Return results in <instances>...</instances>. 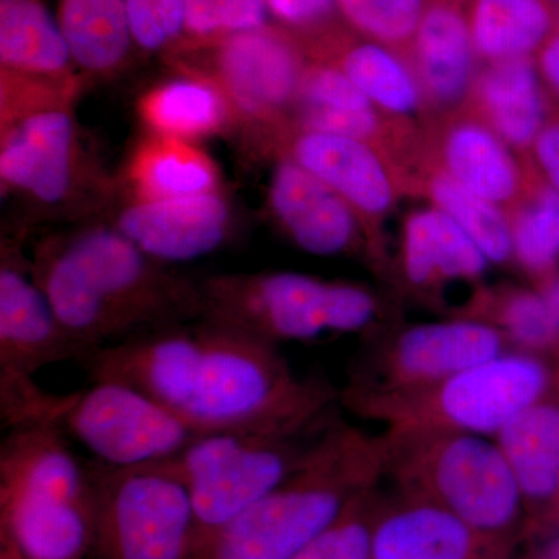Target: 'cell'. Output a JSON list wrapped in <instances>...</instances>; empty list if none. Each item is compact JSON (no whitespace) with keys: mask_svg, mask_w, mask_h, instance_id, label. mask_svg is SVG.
<instances>
[{"mask_svg":"<svg viewBox=\"0 0 559 559\" xmlns=\"http://www.w3.org/2000/svg\"><path fill=\"white\" fill-rule=\"evenodd\" d=\"M0 64L11 75L70 83L75 62L44 0H0Z\"/></svg>","mask_w":559,"mask_h":559,"instance_id":"cell-25","label":"cell"},{"mask_svg":"<svg viewBox=\"0 0 559 559\" xmlns=\"http://www.w3.org/2000/svg\"><path fill=\"white\" fill-rule=\"evenodd\" d=\"M488 264L476 241L441 210H418L404 221L401 266L415 288L474 282L485 274Z\"/></svg>","mask_w":559,"mask_h":559,"instance_id":"cell-24","label":"cell"},{"mask_svg":"<svg viewBox=\"0 0 559 559\" xmlns=\"http://www.w3.org/2000/svg\"><path fill=\"white\" fill-rule=\"evenodd\" d=\"M382 479L380 436L337 419L296 473L201 540L193 559H293Z\"/></svg>","mask_w":559,"mask_h":559,"instance_id":"cell-3","label":"cell"},{"mask_svg":"<svg viewBox=\"0 0 559 559\" xmlns=\"http://www.w3.org/2000/svg\"><path fill=\"white\" fill-rule=\"evenodd\" d=\"M266 0H186V35L209 43L231 33L266 27Z\"/></svg>","mask_w":559,"mask_h":559,"instance_id":"cell-35","label":"cell"},{"mask_svg":"<svg viewBox=\"0 0 559 559\" xmlns=\"http://www.w3.org/2000/svg\"><path fill=\"white\" fill-rule=\"evenodd\" d=\"M271 16L293 33L307 38L341 22L337 0H266Z\"/></svg>","mask_w":559,"mask_h":559,"instance_id":"cell-37","label":"cell"},{"mask_svg":"<svg viewBox=\"0 0 559 559\" xmlns=\"http://www.w3.org/2000/svg\"><path fill=\"white\" fill-rule=\"evenodd\" d=\"M415 186L476 241L489 263L513 260L509 213L466 190L430 160L419 167Z\"/></svg>","mask_w":559,"mask_h":559,"instance_id":"cell-31","label":"cell"},{"mask_svg":"<svg viewBox=\"0 0 559 559\" xmlns=\"http://www.w3.org/2000/svg\"><path fill=\"white\" fill-rule=\"evenodd\" d=\"M380 487L360 496L322 535L293 559H371V527Z\"/></svg>","mask_w":559,"mask_h":559,"instance_id":"cell-34","label":"cell"},{"mask_svg":"<svg viewBox=\"0 0 559 559\" xmlns=\"http://www.w3.org/2000/svg\"><path fill=\"white\" fill-rule=\"evenodd\" d=\"M91 381L128 382L202 433L301 432L336 419V390L301 378L277 345L198 319L92 352Z\"/></svg>","mask_w":559,"mask_h":559,"instance_id":"cell-1","label":"cell"},{"mask_svg":"<svg viewBox=\"0 0 559 559\" xmlns=\"http://www.w3.org/2000/svg\"><path fill=\"white\" fill-rule=\"evenodd\" d=\"M407 62L433 108H457L469 97L477 57L465 0H428Z\"/></svg>","mask_w":559,"mask_h":559,"instance_id":"cell-21","label":"cell"},{"mask_svg":"<svg viewBox=\"0 0 559 559\" xmlns=\"http://www.w3.org/2000/svg\"><path fill=\"white\" fill-rule=\"evenodd\" d=\"M0 559H24L17 554L10 544L3 543L2 540V549H0Z\"/></svg>","mask_w":559,"mask_h":559,"instance_id":"cell-42","label":"cell"},{"mask_svg":"<svg viewBox=\"0 0 559 559\" xmlns=\"http://www.w3.org/2000/svg\"><path fill=\"white\" fill-rule=\"evenodd\" d=\"M477 60L532 57L558 28L549 0H465Z\"/></svg>","mask_w":559,"mask_h":559,"instance_id":"cell-26","label":"cell"},{"mask_svg":"<svg viewBox=\"0 0 559 559\" xmlns=\"http://www.w3.org/2000/svg\"><path fill=\"white\" fill-rule=\"evenodd\" d=\"M299 43L308 60L340 68L378 109L393 119H407L425 108V95L409 62L381 44L360 38L344 22Z\"/></svg>","mask_w":559,"mask_h":559,"instance_id":"cell-20","label":"cell"},{"mask_svg":"<svg viewBox=\"0 0 559 559\" xmlns=\"http://www.w3.org/2000/svg\"><path fill=\"white\" fill-rule=\"evenodd\" d=\"M32 270L84 358L193 322L204 307L202 286L151 259L114 226L87 227L40 242Z\"/></svg>","mask_w":559,"mask_h":559,"instance_id":"cell-2","label":"cell"},{"mask_svg":"<svg viewBox=\"0 0 559 559\" xmlns=\"http://www.w3.org/2000/svg\"><path fill=\"white\" fill-rule=\"evenodd\" d=\"M201 319L277 345L329 333H359L378 316L362 286L299 272L215 277L202 285Z\"/></svg>","mask_w":559,"mask_h":559,"instance_id":"cell-8","label":"cell"},{"mask_svg":"<svg viewBox=\"0 0 559 559\" xmlns=\"http://www.w3.org/2000/svg\"><path fill=\"white\" fill-rule=\"evenodd\" d=\"M380 439L384 479L393 487L432 500L485 538L520 550L527 511L495 440L430 428H389Z\"/></svg>","mask_w":559,"mask_h":559,"instance_id":"cell-5","label":"cell"},{"mask_svg":"<svg viewBox=\"0 0 559 559\" xmlns=\"http://www.w3.org/2000/svg\"><path fill=\"white\" fill-rule=\"evenodd\" d=\"M459 318L495 326L513 349L559 358L558 329L540 293L514 286L481 288Z\"/></svg>","mask_w":559,"mask_h":559,"instance_id":"cell-29","label":"cell"},{"mask_svg":"<svg viewBox=\"0 0 559 559\" xmlns=\"http://www.w3.org/2000/svg\"><path fill=\"white\" fill-rule=\"evenodd\" d=\"M551 524H559V492H558L557 514H555V520H554V522H551Z\"/></svg>","mask_w":559,"mask_h":559,"instance_id":"cell-43","label":"cell"},{"mask_svg":"<svg viewBox=\"0 0 559 559\" xmlns=\"http://www.w3.org/2000/svg\"><path fill=\"white\" fill-rule=\"evenodd\" d=\"M509 340L479 320L418 323L378 349L370 367L355 371L347 392H401L436 384L510 352Z\"/></svg>","mask_w":559,"mask_h":559,"instance_id":"cell-13","label":"cell"},{"mask_svg":"<svg viewBox=\"0 0 559 559\" xmlns=\"http://www.w3.org/2000/svg\"><path fill=\"white\" fill-rule=\"evenodd\" d=\"M0 532L24 559L90 558L95 489L58 423L5 430L0 443Z\"/></svg>","mask_w":559,"mask_h":559,"instance_id":"cell-4","label":"cell"},{"mask_svg":"<svg viewBox=\"0 0 559 559\" xmlns=\"http://www.w3.org/2000/svg\"><path fill=\"white\" fill-rule=\"evenodd\" d=\"M557 362L533 353L510 349L447 378L401 392H347L340 399L360 417L389 428L457 430L496 436L532 406L554 382Z\"/></svg>","mask_w":559,"mask_h":559,"instance_id":"cell-6","label":"cell"},{"mask_svg":"<svg viewBox=\"0 0 559 559\" xmlns=\"http://www.w3.org/2000/svg\"><path fill=\"white\" fill-rule=\"evenodd\" d=\"M539 293L543 294L544 300L549 307L551 318H554L559 333V277L549 280Z\"/></svg>","mask_w":559,"mask_h":559,"instance_id":"cell-41","label":"cell"},{"mask_svg":"<svg viewBox=\"0 0 559 559\" xmlns=\"http://www.w3.org/2000/svg\"><path fill=\"white\" fill-rule=\"evenodd\" d=\"M229 106L215 81L182 76L150 91L140 112L154 135L190 142L218 131L229 117Z\"/></svg>","mask_w":559,"mask_h":559,"instance_id":"cell-28","label":"cell"},{"mask_svg":"<svg viewBox=\"0 0 559 559\" xmlns=\"http://www.w3.org/2000/svg\"><path fill=\"white\" fill-rule=\"evenodd\" d=\"M549 390L511 419L496 444L521 489L528 535L555 520L559 492V359ZM527 535V536H528Z\"/></svg>","mask_w":559,"mask_h":559,"instance_id":"cell-18","label":"cell"},{"mask_svg":"<svg viewBox=\"0 0 559 559\" xmlns=\"http://www.w3.org/2000/svg\"><path fill=\"white\" fill-rule=\"evenodd\" d=\"M201 44L212 47L215 83L249 119H274L299 100L310 61L286 28L266 25Z\"/></svg>","mask_w":559,"mask_h":559,"instance_id":"cell-14","label":"cell"},{"mask_svg":"<svg viewBox=\"0 0 559 559\" xmlns=\"http://www.w3.org/2000/svg\"><path fill=\"white\" fill-rule=\"evenodd\" d=\"M160 263L201 259L230 237V209L216 191L170 200H135L112 224Z\"/></svg>","mask_w":559,"mask_h":559,"instance_id":"cell-17","label":"cell"},{"mask_svg":"<svg viewBox=\"0 0 559 559\" xmlns=\"http://www.w3.org/2000/svg\"><path fill=\"white\" fill-rule=\"evenodd\" d=\"M533 150L540 168L551 183V189L559 193V124L544 128L535 140Z\"/></svg>","mask_w":559,"mask_h":559,"instance_id":"cell-38","label":"cell"},{"mask_svg":"<svg viewBox=\"0 0 559 559\" xmlns=\"http://www.w3.org/2000/svg\"><path fill=\"white\" fill-rule=\"evenodd\" d=\"M336 421L301 432L205 433L173 457L148 466L175 477L189 492L200 544L296 473Z\"/></svg>","mask_w":559,"mask_h":559,"instance_id":"cell-7","label":"cell"},{"mask_svg":"<svg viewBox=\"0 0 559 559\" xmlns=\"http://www.w3.org/2000/svg\"><path fill=\"white\" fill-rule=\"evenodd\" d=\"M95 489L91 559H193L198 527L187 489L154 466L87 462Z\"/></svg>","mask_w":559,"mask_h":559,"instance_id":"cell-10","label":"cell"},{"mask_svg":"<svg viewBox=\"0 0 559 559\" xmlns=\"http://www.w3.org/2000/svg\"><path fill=\"white\" fill-rule=\"evenodd\" d=\"M49 84L2 72L0 178L9 190L58 205L75 180L76 131L68 106Z\"/></svg>","mask_w":559,"mask_h":559,"instance_id":"cell-11","label":"cell"},{"mask_svg":"<svg viewBox=\"0 0 559 559\" xmlns=\"http://www.w3.org/2000/svg\"><path fill=\"white\" fill-rule=\"evenodd\" d=\"M513 260L533 277L546 278L559 261V193L540 189L509 212Z\"/></svg>","mask_w":559,"mask_h":559,"instance_id":"cell-32","label":"cell"},{"mask_svg":"<svg viewBox=\"0 0 559 559\" xmlns=\"http://www.w3.org/2000/svg\"><path fill=\"white\" fill-rule=\"evenodd\" d=\"M58 425L94 460L116 468L154 465L205 436L148 393L117 380L91 381L90 389L69 393Z\"/></svg>","mask_w":559,"mask_h":559,"instance_id":"cell-12","label":"cell"},{"mask_svg":"<svg viewBox=\"0 0 559 559\" xmlns=\"http://www.w3.org/2000/svg\"><path fill=\"white\" fill-rule=\"evenodd\" d=\"M549 2H559V0H549Z\"/></svg>","mask_w":559,"mask_h":559,"instance_id":"cell-44","label":"cell"},{"mask_svg":"<svg viewBox=\"0 0 559 559\" xmlns=\"http://www.w3.org/2000/svg\"><path fill=\"white\" fill-rule=\"evenodd\" d=\"M73 62L92 75H108L134 46L128 0H60L57 13Z\"/></svg>","mask_w":559,"mask_h":559,"instance_id":"cell-27","label":"cell"},{"mask_svg":"<svg viewBox=\"0 0 559 559\" xmlns=\"http://www.w3.org/2000/svg\"><path fill=\"white\" fill-rule=\"evenodd\" d=\"M538 60L540 73L559 92V28L540 47Z\"/></svg>","mask_w":559,"mask_h":559,"instance_id":"cell-40","label":"cell"},{"mask_svg":"<svg viewBox=\"0 0 559 559\" xmlns=\"http://www.w3.org/2000/svg\"><path fill=\"white\" fill-rule=\"evenodd\" d=\"M432 146L430 162L466 190L502 210L514 209L522 201L520 165L509 145L473 112L444 121Z\"/></svg>","mask_w":559,"mask_h":559,"instance_id":"cell-22","label":"cell"},{"mask_svg":"<svg viewBox=\"0 0 559 559\" xmlns=\"http://www.w3.org/2000/svg\"><path fill=\"white\" fill-rule=\"evenodd\" d=\"M270 204L289 240L311 255H341L358 245L362 229L355 210L296 160L275 167Z\"/></svg>","mask_w":559,"mask_h":559,"instance_id":"cell-19","label":"cell"},{"mask_svg":"<svg viewBox=\"0 0 559 559\" xmlns=\"http://www.w3.org/2000/svg\"><path fill=\"white\" fill-rule=\"evenodd\" d=\"M516 551L421 496L395 488L378 499L371 559H513Z\"/></svg>","mask_w":559,"mask_h":559,"instance_id":"cell-16","label":"cell"},{"mask_svg":"<svg viewBox=\"0 0 559 559\" xmlns=\"http://www.w3.org/2000/svg\"><path fill=\"white\" fill-rule=\"evenodd\" d=\"M128 20L139 49H168L186 35V0H128Z\"/></svg>","mask_w":559,"mask_h":559,"instance_id":"cell-36","label":"cell"},{"mask_svg":"<svg viewBox=\"0 0 559 559\" xmlns=\"http://www.w3.org/2000/svg\"><path fill=\"white\" fill-rule=\"evenodd\" d=\"M138 200H170L216 191L215 165L187 140L156 135L131 164Z\"/></svg>","mask_w":559,"mask_h":559,"instance_id":"cell-30","label":"cell"},{"mask_svg":"<svg viewBox=\"0 0 559 559\" xmlns=\"http://www.w3.org/2000/svg\"><path fill=\"white\" fill-rule=\"evenodd\" d=\"M468 100L469 112L511 148L527 150L544 130L546 102L532 57L489 62L477 72Z\"/></svg>","mask_w":559,"mask_h":559,"instance_id":"cell-23","label":"cell"},{"mask_svg":"<svg viewBox=\"0 0 559 559\" xmlns=\"http://www.w3.org/2000/svg\"><path fill=\"white\" fill-rule=\"evenodd\" d=\"M84 352L62 329L17 246L3 245L0 264V417L3 429L61 417L68 395L40 389L35 374L81 362Z\"/></svg>","mask_w":559,"mask_h":559,"instance_id":"cell-9","label":"cell"},{"mask_svg":"<svg viewBox=\"0 0 559 559\" xmlns=\"http://www.w3.org/2000/svg\"><path fill=\"white\" fill-rule=\"evenodd\" d=\"M289 156L355 210L371 253L380 255L378 226L407 183L400 168L362 140L310 130L294 135Z\"/></svg>","mask_w":559,"mask_h":559,"instance_id":"cell-15","label":"cell"},{"mask_svg":"<svg viewBox=\"0 0 559 559\" xmlns=\"http://www.w3.org/2000/svg\"><path fill=\"white\" fill-rule=\"evenodd\" d=\"M524 551H516L513 559H559V524L547 525L530 533Z\"/></svg>","mask_w":559,"mask_h":559,"instance_id":"cell-39","label":"cell"},{"mask_svg":"<svg viewBox=\"0 0 559 559\" xmlns=\"http://www.w3.org/2000/svg\"><path fill=\"white\" fill-rule=\"evenodd\" d=\"M558 28H559V14H558Z\"/></svg>","mask_w":559,"mask_h":559,"instance_id":"cell-45","label":"cell"},{"mask_svg":"<svg viewBox=\"0 0 559 559\" xmlns=\"http://www.w3.org/2000/svg\"><path fill=\"white\" fill-rule=\"evenodd\" d=\"M426 3L428 0H337V9L349 31L407 61Z\"/></svg>","mask_w":559,"mask_h":559,"instance_id":"cell-33","label":"cell"}]
</instances>
